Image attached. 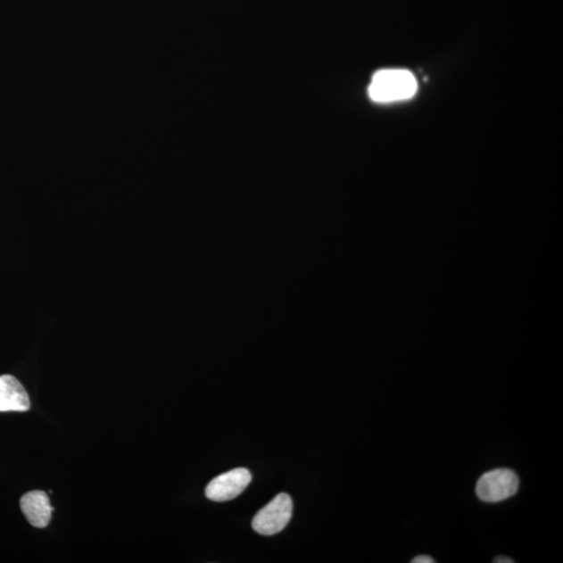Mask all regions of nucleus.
Here are the masks:
<instances>
[{
  "label": "nucleus",
  "instance_id": "nucleus-1",
  "mask_svg": "<svg viewBox=\"0 0 563 563\" xmlns=\"http://www.w3.org/2000/svg\"><path fill=\"white\" fill-rule=\"evenodd\" d=\"M418 90V82L410 71L385 70L375 73L368 95L376 103H393L411 98Z\"/></svg>",
  "mask_w": 563,
  "mask_h": 563
},
{
  "label": "nucleus",
  "instance_id": "nucleus-2",
  "mask_svg": "<svg viewBox=\"0 0 563 563\" xmlns=\"http://www.w3.org/2000/svg\"><path fill=\"white\" fill-rule=\"evenodd\" d=\"M518 476L509 468H497L482 475L476 485L478 498L486 503H497L517 493Z\"/></svg>",
  "mask_w": 563,
  "mask_h": 563
},
{
  "label": "nucleus",
  "instance_id": "nucleus-3",
  "mask_svg": "<svg viewBox=\"0 0 563 563\" xmlns=\"http://www.w3.org/2000/svg\"><path fill=\"white\" fill-rule=\"evenodd\" d=\"M293 500L287 493H280L260 510L253 519V529L257 534L270 536L286 529L293 517Z\"/></svg>",
  "mask_w": 563,
  "mask_h": 563
},
{
  "label": "nucleus",
  "instance_id": "nucleus-4",
  "mask_svg": "<svg viewBox=\"0 0 563 563\" xmlns=\"http://www.w3.org/2000/svg\"><path fill=\"white\" fill-rule=\"evenodd\" d=\"M252 481L249 469L239 468L221 474L206 487V497L215 502H226L240 496Z\"/></svg>",
  "mask_w": 563,
  "mask_h": 563
},
{
  "label": "nucleus",
  "instance_id": "nucleus-5",
  "mask_svg": "<svg viewBox=\"0 0 563 563\" xmlns=\"http://www.w3.org/2000/svg\"><path fill=\"white\" fill-rule=\"evenodd\" d=\"M21 507L28 522L36 528H46L51 521L54 507L45 492L27 493L21 500Z\"/></svg>",
  "mask_w": 563,
  "mask_h": 563
},
{
  "label": "nucleus",
  "instance_id": "nucleus-6",
  "mask_svg": "<svg viewBox=\"0 0 563 563\" xmlns=\"http://www.w3.org/2000/svg\"><path fill=\"white\" fill-rule=\"evenodd\" d=\"M29 394L15 377L0 376V412H26L29 410Z\"/></svg>",
  "mask_w": 563,
  "mask_h": 563
},
{
  "label": "nucleus",
  "instance_id": "nucleus-7",
  "mask_svg": "<svg viewBox=\"0 0 563 563\" xmlns=\"http://www.w3.org/2000/svg\"><path fill=\"white\" fill-rule=\"evenodd\" d=\"M412 563H435V560L431 559L429 556L420 555L416 557L412 561Z\"/></svg>",
  "mask_w": 563,
  "mask_h": 563
},
{
  "label": "nucleus",
  "instance_id": "nucleus-8",
  "mask_svg": "<svg viewBox=\"0 0 563 563\" xmlns=\"http://www.w3.org/2000/svg\"><path fill=\"white\" fill-rule=\"evenodd\" d=\"M493 562L496 563H512L515 562L509 559V557H498V559H494Z\"/></svg>",
  "mask_w": 563,
  "mask_h": 563
}]
</instances>
